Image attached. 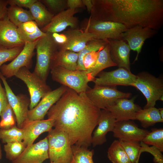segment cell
<instances>
[{
    "instance_id": "d4e9b609",
    "label": "cell",
    "mask_w": 163,
    "mask_h": 163,
    "mask_svg": "<svg viewBox=\"0 0 163 163\" xmlns=\"http://www.w3.org/2000/svg\"><path fill=\"white\" fill-rule=\"evenodd\" d=\"M117 66L111 59L110 54V47L108 43L100 50L98 56L94 66L89 70L86 71L88 74L92 82L100 72L104 69L110 67Z\"/></svg>"
},
{
    "instance_id": "4316f807",
    "label": "cell",
    "mask_w": 163,
    "mask_h": 163,
    "mask_svg": "<svg viewBox=\"0 0 163 163\" xmlns=\"http://www.w3.org/2000/svg\"><path fill=\"white\" fill-rule=\"evenodd\" d=\"M18 27L19 32L26 42H33L46 35L34 21L24 23Z\"/></svg>"
},
{
    "instance_id": "52a82bcc",
    "label": "cell",
    "mask_w": 163,
    "mask_h": 163,
    "mask_svg": "<svg viewBox=\"0 0 163 163\" xmlns=\"http://www.w3.org/2000/svg\"><path fill=\"white\" fill-rule=\"evenodd\" d=\"M14 76L23 81L28 88L30 95L29 110L35 107L41 99L52 90L46 82L25 67L20 68Z\"/></svg>"
},
{
    "instance_id": "9c48e42d",
    "label": "cell",
    "mask_w": 163,
    "mask_h": 163,
    "mask_svg": "<svg viewBox=\"0 0 163 163\" xmlns=\"http://www.w3.org/2000/svg\"><path fill=\"white\" fill-rule=\"evenodd\" d=\"M85 28L88 32L95 35L97 39L105 40L108 39L121 40L122 34L128 29L119 23L98 21L91 17Z\"/></svg>"
},
{
    "instance_id": "44dd1931",
    "label": "cell",
    "mask_w": 163,
    "mask_h": 163,
    "mask_svg": "<svg viewBox=\"0 0 163 163\" xmlns=\"http://www.w3.org/2000/svg\"><path fill=\"white\" fill-rule=\"evenodd\" d=\"M116 122L115 118L109 110H101L97 127L92 133L91 144L93 147L107 141L106 135L108 132L113 131Z\"/></svg>"
},
{
    "instance_id": "f6af8a7d",
    "label": "cell",
    "mask_w": 163,
    "mask_h": 163,
    "mask_svg": "<svg viewBox=\"0 0 163 163\" xmlns=\"http://www.w3.org/2000/svg\"><path fill=\"white\" fill-rule=\"evenodd\" d=\"M0 78V115L5 102L7 100L6 92L1 84Z\"/></svg>"
},
{
    "instance_id": "484cf974",
    "label": "cell",
    "mask_w": 163,
    "mask_h": 163,
    "mask_svg": "<svg viewBox=\"0 0 163 163\" xmlns=\"http://www.w3.org/2000/svg\"><path fill=\"white\" fill-rule=\"evenodd\" d=\"M29 9L34 21L40 29L49 24L54 16L39 0H37Z\"/></svg>"
},
{
    "instance_id": "836d02e7",
    "label": "cell",
    "mask_w": 163,
    "mask_h": 163,
    "mask_svg": "<svg viewBox=\"0 0 163 163\" xmlns=\"http://www.w3.org/2000/svg\"><path fill=\"white\" fill-rule=\"evenodd\" d=\"M0 116V128L7 129L16 126V120L14 112L7 99L5 102Z\"/></svg>"
},
{
    "instance_id": "d6a6232c",
    "label": "cell",
    "mask_w": 163,
    "mask_h": 163,
    "mask_svg": "<svg viewBox=\"0 0 163 163\" xmlns=\"http://www.w3.org/2000/svg\"><path fill=\"white\" fill-rule=\"evenodd\" d=\"M24 137L22 129L16 125L7 129L0 128V140L3 143L21 141Z\"/></svg>"
},
{
    "instance_id": "ab89813d",
    "label": "cell",
    "mask_w": 163,
    "mask_h": 163,
    "mask_svg": "<svg viewBox=\"0 0 163 163\" xmlns=\"http://www.w3.org/2000/svg\"><path fill=\"white\" fill-rule=\"evenodd\" d=\"M140 144L141 146L140 154L144 152H148L153 156L155 163H163V155L158 149L153 146L150 147L142 141L140 142Z\"/></svg>"
},
{
    "instance_id": "d590c367",
    "label": "cell",
    "mask_w": 163,
    "mask_h": 163,
    "mask_svg": "<svg viewBox=\"0 0 163 163\" xmlns=\"http://www.w3.org/2000/svg\"><path fill=\"white\" fill-rule=\"evenodd\" d=\"M26 148L22 141L5 144L4 146V149L6 158L11 161H14L20 156Z\"/></svg>"
},
{
    "instance_id": "5bb4252c",
    "label": "cell",
    "mask_w": 163,
    "mask_h": 163,
    "mask_svg": "<svg viewBox=\"0 0 163 163\" xmlns=\"http://www.w3.org/2000/svg\"><path fill=\"white\" fill-rule=\"evenodd\" d=\"M158 31L148 27L136 26L128 28L122 35L121 40L126 41L131 50L137 52V55L134 61L138 60L145 41L156 34Z\"/></svg>"
},
{
    "instance_id": "7dc6e473",
    "label": "cell",
    "mask_w": 163,
    "mask_h": 163,
    "mask_svg": "<svg viewBox=\"0 0 163 163\" xmlns=\"http://www.w3.org/2000/svg\"><path fill=\"white\" fill-rule=\"evenodd\" d=\"M84 6L86 7L88 12L90 13L93 7L92 0H82Z\"/></svg>"
},
{
    "instance_id": "e0dca14e",
    "label": "cell",
    "mask_w": 163,
    "mask_h": 163,
    "mask_svg": "<svg viewBox=\"0 0 163 163\" xmlns=\"http://www.w3.org/2000/svg\"><path fill=\"white\" fill-rule=\"evenodd\" d=\"M67 87L62 85L46 94L38 104L28 112V119L31 120H43L50 108L60 98Z\"/></svg>"
},
{
    "instance_id": "4dcf8cb0",
    "label": "cell",
    "mask_w": 163,
    "mask_h": 163,
    "mask_svg": "<svg viewBox=\"0 0 163 163\" xmlns=\"http://www.w3.org/2000/svg\"><path fill=\"white\" fill-rule=\"evenodd\" d=\"M108 43L107 40H105L100 39H94L88 42L85 48L78 53L77 70L86 71L83 62L84 56L90 52L101 50Z\"/></svg>"
},
{
    "instance_id": "c3c4849f",
    "label": "cell",
    "mask_w": 163,
    "mask_h": 163,
    "mask_svg": "<svg viewBox=\"0 0 163 163\" xmlns=\"http://www.w3.org/2000/svg\"><path fill=\"white\" fill-rule=\"evenodd\" d=\"M158 110L160 116L161 118L163 119V108H158Z\"/></svg>"
},
{
    "instance_id": "ffe728a7",
    "label": "cell",
    "mask_w": 163,
    "mask_h": 163,
    "mask_svg": "<svg viewBox=\"0 0 163 163\" xmlns=\"http://www.w3.org/2000/svg\"><path fill=\"white\" fill-rule=\"evenodd\" d=\"M53 125L54 121L51 119L40 120L27 119L24 122L21 128L24 136L23 142L25 146L33 144L42 133L50 131Z\"/></svg>"
},
{
    "instance_id": "60d3db41",
    "label": "cell",
    "mask_w": 163,
    "mask_h": 163,
    "mask_svg": "<svg viewBox=\"0 0 163 163\" xmlns=\"http://www.w3.org/2000/svg\"><path fill=\"white\" fill-rule=\"evenodd\" d=\"M100 51L91 52L84 56L83 62L86 71L89 70L94 66L98 58Z\"/></svg>"
},
{
    "instance_id": "ee69618b",
    "label": "cell",
    "mask_w": 163,
    "mask_h": 163,
    "mask_svg": "<svg viewBox=\"0 0 163 163\" xmlns=\"http://www.w3.org/2000/svg\"><path fill=\"white\" fill-rule=\"evenodd\" d=\"M7 0H0V20L7 17Z\"/></svg>"
},
{
    "instance_id": "7c38bea8",
    "label": "cell",
    "mask_w": 163,
    "mask_h": 163,
    "mask_svg": "<svg viewBox=\"0 0 163 163\" xmlns=\"http://www.w3.org/2000/svg\"><path fill=\"white\" fill-rule=\"evenodd\" d=\"M98 75V77L93 81L95 85L111 87L132 86L136 77L130 71L122 68L110 71H101Z\"/></svg>"
},
{
    "instance_id": "bcb514c9",
    "label": "cell",
    "mask_w": 163,
    "mask_h": 163,
    "mask_svg": "<svg viewBox=\"0 0 163 163\" xmlns=\"http://www.w3.org/2000/svg\"><path fill=\"white\" fill-rule=\"evenodd\" d=\"M52 36L58 46L63 44L66 41V37L63 34L58 33L52 34Z\"/></svg>"
},
{
    "instance_id": "f907efd6",
    "label": "cell",
    "mask_w": 163,
    "mask_h": 163,
    "mask_svg": "<svg viewBox=\"0 0 163 163\" xmlns=\"http://www.w3.org/2000/svg\"></svg>"
},
{
    "instance_id": "4fadbf2b",
    "label": "cell",
    "mask_w": 163,
    "mask_h": 163,
    "mask_svg": "<svg viewBox=\"0 0 163 163\" xmlns=\"http://www.w3.org/2000/svg\"><path fill=\"white\" fill-rule=\"evenodd\" d=\"M78 9L68 8L55 15L47 25L41 29L45 33H58L69 27L71 29H78L79 21L74 15L79 12Z\"/></svg>"
},
{
    "instance_id": "6da1fadb",
    "label": "cell",
    "mask_w": 163,
    "mask_h": 163,
    "mask_svg": "<svg viewBox=\"0 0 163 163\" xmlns=\"http://www.w3.org/2000/svg\"><path fill=\"white\" fill-rule=\"evenodd\" d=\"M101 109L96 107L85 92L78 94L67 87L63 94L49 109L46 115L52 119L55 128L65 132L72 145L88 148Z\"/></svg>"
},
{
    "instance_id": "cb8c5ba5",
    "label": "cell",
    "mask_w": 163,
    "mask_h": 163,
    "mask_svg": "<svg viewBox=\"0 0 163 163\" xmlns=\"http://www.w3.org/2000/svg\"><path fill=\"white\" fill-rule=\"evenodd\" d=\"M78 56V53L69 50H58L53 56L51 68L59 67L71 70H76Z\"/></svg>"
},
{
    "instance_id": "7402d4cb",
    "label": "cell",
    "mask_w": 163,
    "mask_h": 163,
    "mask_svg": "<svg viewBox=\"0 0 163 163\" xmlns=\"http://www.w3.org/2000/svg\"><path fill=\"white\" fill-rule=\"evenodd\" d=\"M134 99L133 98L119 99L106 109L112 114L116 122L135 120L136 113L142 108L134 103Z\"/></svg>"
},
{
    "instance_id": "f1b7e54d",
    "label": "cell",
    "mask_w": 163,
    "mask_h": 163,
    "mask_svg": "<svg viewBox=\"0 0 163 163\" xmlns=\"http://www.w3.org/2000/svg\"><path fill=\"white\" fill-rule=\"evenodd\" d=\"M7 17L11 22L17 27L27 22L34 21L29 10L16 5H10L8 8Z\"/></svg>"
},
{
    "instance_id": "ba28073f",
    "label": "cell",
    "mask_w": 163,
    "mask_h": 163,
    "mask_svg": "<svg viewBox=\"0 0 163 163\" xmlns=\"http://www.w3.org/2000/svg\"><path fill=\"white\" fill-rule=\"evenodd\" d=\"M88 99L97 107L104 109L112 105L118 99L128 98L131 93L121 91L116 87L95 85L85 92Z\"/></svg>"
},
{
    "instance_id": "9a60e30c",
    "label": "cell",
    "mask_w": 163,
    "mask_h": 163,
    "mask_svg": "<svg viewBox=\"0 0 163 163\" xmlns=\"http://www.w3.org/2000/svg\"><path fill=\"white\" fill-rule=\"evenodd\" d=\"M150 132L139 128L133 121L128 120L116 122L112 132L113 136L120 141L140 142Z\"/></svg>"
},
{
    "instance_id": "7a4b0ae2",
    "label": "cell",
    "mask_w": 163,
    "mask_h": 163,
    "mask_svg": "<svg viewBox=\"0 0 163 163\" xmlns=\"http://www.w3.org/2000/svg\"><path fill=\"white\" fill-rule=\"evenodd\" d=\"M91 17L158 30L163 24L162 0H92Z\"/></svg>"
},
{
    "instance_id": "5b68a950",
    "label": "cell",
    "mask_w": 163,
    "mask_h": 163,
    "mask_svg": "<svg viewBox=\"0 0 163 163\" xmlns=\"http://www.w3.org/2000/svg\"><path fill=\"white\" fill-rule=\"evenodd\" d=\"M52 79L78 94L85 92L90 89L88 83L92 80L86 71L71 70L59 67L51 68Z\"/></svg>"
},
{
    "instance_id": "8992f818",
    "label": "cell",
    "mask_w": 163,
    "mask_h": 163,
    "mask_svg": "<svg viewBox=\"0 0 163 163\" xmlns=\"http://www.w3.org/2000/svg\"><path fill=\"white\" fill-rule=\"evenodd\" d=\"M144 95L147 103L143 108L155 107L156 101L163 100V82L162 79L146 72H142L136 75L132 84Z\"/></svg>"
},
{
    "instance_id": "83f0119b",
    "label": "cell",
    "mask_w": 163,
    "mask_h": 163,
    "mask_svg": "<svg viewBox=\"0 0 163 163\" xmlns=\"http://www.w3.org/2000/svg\"><path fill=\"white\" fill-rule=\"evenodd\" d=\"M136 120H138L142 126L146 128L158 123H162L158 109L155 107L142 109L136 113Z\"/></svg>"
},
{
    "instance_id": "603a6c76",
    "label": "cell",
    "mask_w": 163,
    "mask_h": 163,
    "mask_svg": "<svg viewBox=\"0 0 163 163\" xmlns=\"http://www.w3.org/2000/svg\"><path fill=\"white\" fill-rule=\"evenodd\" d=\"M107 40L112 60L119 68L130 71L129 57L131 50L128 45L122 40L108 39Z\"/></svg>"
},
{
    "instance_id": "277c9868",
    "label": "cell",
    "mask_w": 163,
    "mask_h": 163,
    "mask_svg": "<svg viewBox=\"0 0 163 163\" xmlns=\"http://www.w3.org/2000/svg\"><path fill=\"white\" fill-rule=\"evenodd\" d=\"M39 39L36 44V63L33 72L44 82L50 71L52 59L58 50V46L51 33H46Z\"/></svg>"
},
{
    "instance_id": "7bdbcfd3",
    "label": "cell",
    "mask_w": 163,
    "mask_h": 163,
    "mask_svg": "<svg viewBox=\"0 0 163 163\" xmlns=\"http://www.w3.org/2000/svg\"><path fill=\"white\" fill-rule=\"evenodd\" d=\"M68 8L76 9L85 7L82 0H67Z\"/></svg>"
},
{
    "instance_id": "e575fe53",
    "label": "cell",
    "mask_w": 163,
    "mask_h": 163,
    "mask_svg": "<svg viewBox=\"0 0 163 163\" xmlns=\"http://www.w3.org/2000/svg\"><path fill=\"white\" fill-rule=\"evenodd\" d=\"M142 141L147 145L154 146L163 152V129L154 128L144 137Z\"/></svg>"
},
{
    "instance_id": "8fae6325",
    "label": "cell",
    "mask_w": 163,
    "mask_h": 163,
    "mask_svg": "<svg viewBox=\"0 0 163 163\" xmlns=\"http://www.w3.org/2000/svg\"><path fill=\"white\" fill-rule=\"evenodd\" d=\"M38 40L31 43L26 42L19 54L10 62L4 64L0 68V72L5 77L10 78L15 75L21 68L28 69L32 66V58Z\"/></svg>"
},
{
    "instance_id": "8d00e7d4",
    "label": "cell",
    "mask_w": 163,
    "mask_h": 163,
    "mask_svg": "<svg viewBox=\"0 0 163 163\" xmlns=\"http://www.w3.org/2000/svg\"><path fill=\"white\" fill-rule=\"evenodd\" d=\"M120 143L132 163H139L141 154L140 142H124L119 140Z\"/></svg>"
},
{
    "instance_id": "f546056e",
    "label": "cell",
    "mask_w": 163,
    "mask_h": 163,
    "mask_svg": "<svg viewBox=\"0 0 163 163\" xmlns=\"http://www.w3.org/2000/svg\"><path fill=\"white\" fill-rule=\"evenodd\" d=\"M107 156L112 163H132L119 140L112 143L108 149Z\"/></svg>"
},
{
    "instance_id": "ac0fdd59",
    "label": "cell",
    "mask_w": 163,
    "mask_h": 163,
    "mask_svg": "<svg viewBox=\"0 0 163 163\" xmlns=\"http://www.w3.org/2000/svg\"><path fill=\"white\" fill-rule=\"evenodd\" d=\"M25 43L18 27L7 17L0 20V48L8 49L24 46Z\"/></svg>"
},
{
    "instance_id": "30bf717a",
    "label": "cell",
    "mask_w": 163,
    "mask_h": 163,
    "mask_svg": "<svg viewBox=\"0 0 163 163\" xmlns=\"http://www.w3.org/2000/svg\"><path fill=\"white\" fill-rule=\"evenodd\" d=\"M0 78L5 87L8 102L15 114L17 126L21 129L24 122L28 119L30 99L25 94L15 95L8 84L6 78L0 72Z\"/></svg>"
},
{
    "instance_id": "b9f144b4",
    "label": "cell",
    "mask_w": 163,
    "mask_h": 163,
    "mask_svg": "<svg viewBox=\"0 0 163 163\" xmlns=\"http://www.w3.org/2000/svg\"><path fill=\"white\" fill-rule=\"evenodd\" d=\"M37 0H7L8 5L29 8Z\"/></svg>"
},
{
    "instance_id": "2e32d148",
    "label": "cell",
    "mask_w": 163,
    "mask_h": 163,
    "mask_svg": "<svg viewBox=\"0 0 163 163\" xmlns=\"http://www.w3.org/2000/svg\"><path fill=\"white\" fill-rule=\"evenodd\" d=\"M66 37L65 42L58 46V50H69L78 53L89 41L97 39L95 36L85 28L83 30L71 29L63 33Z\"/></svg>"
},
{
    "instance_id": "74e56055",
    "label": "cell",
    "mask_w": 163,
    "mask_h": 163,
    "mask_svg": "<svg viewBox=\"0 0 163 163\" xmlns=\"http://www.w3.org/2000/svg\"><path fill=\"white\" fill-rule=\"evenodd\" d=\"M54 15L68 9L67 0H39Z\"/></svg>"
},
{
    "instance_id": "3957f363",
    "label": "cell",
    "mask_w": 163,
    "mask_h": 163,
    "mask_svg": "<svg viewBox=\"0 0 163 163\" xmlns=\"http://www.w3.org/2000/svg\"><path fill=\"white\" fill-rule=\"evenodd\" d=\"M50 163H71L73 154L70 140L67 133L54 128L47 136Z\"/></svg>"
},
{
    "instance_id": "f35d334b",
    "label": "cell",
    "mask_w": 163,
    "mask_h": 163,
    "mask_svg": "<svg viewBox=\"0 0 163 163\" xmlns=\"http://www.w3.org/2000/svg\"><path fill=\"white\" fill-rule=\"evenodd\" d=\"M24 46L8 49L0 48V69L5 63L13 60L21 52Z\"/></svg>"
},
{
    "instance_id": "1f68e13d",
    "label": "cell",
    "mask_w": 163,
    "mask_h": 163,
    "mask_svg": "<svg viewBox=\"0 0 163 163\" xmlns=\"http://www.w3.org/2000/svg\"><path fill=\"white\" fill-rule=\"evenodd\" d=\"M73 156L71 163H94L93 157L94 150L75 145L72 146Z\"/></svg>"
},
{
    "instance_id": "681fc988",
    "label": "cell",
    "mask_w": 163,
    "mask_h": 163,
    "mask_svg": "<svg viewBox=\"0 0 163 163\" xmlns=\"http://www.w3.org/2000/svg\"><path fill=\"white\" fill-rule=\"evenodd\" d=\"M2 150L1 149V145L0 143V160L2 158Z\"/></svg>"
},
{
    "instance_id": "d6986e66",
    "label": "cell",
    "mask_w": 163,
    "mask_h": 163,
    "mask_svg": "<svg viewBox=\"0 0 163 163\" xmlns=\"http://www.w3.org/2000/svg\"><path fill=\"white\" fill-rule=\"evenodd\" d=\"M49 159L47 138L26 147L25 149L12 163H43Z\"/></svg>"
}]
</instances>
